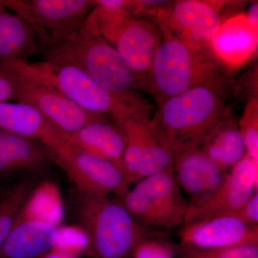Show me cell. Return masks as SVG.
<instances>
[{
  "label": "cell",
  "mask_w": 258,
  "mask_h": 258,
  "mask_svg": "<svg viewBox=\"0 0 258 258\" xmlns=\"http://www.w3.org/2000/svg\"><path fill=\"white\" fill-rule=\"evenodd\" d=\"M18 74L20 86L16 102L36 108L64 134L74 133L92 122L106 118L105 115L85 111L55 90Z\"/></svg>",
  "instance_id": "8fae6325"
},
{
  "label": "cell",
  "mask_w": 258,
  "mask_h": 258,
  "mask_svg": "<svg viewBox=\"0 0 258 258\" xmlns=\"http://www.w3.org/2000/svg\"><path fill=\"white\" fill-rule=\"evenodd\" d=\"M172 164L176 182L191 196V200L213 192L228 173L213 162L200 147L176 156Z\"/></svg>",
  "instance_id": "2e32d148"
},
{
  "label": "cell",
  "mask_w": 258,
  "mask_h": 258,
  "mask_svg": "<svg viewBox=\"0 0 258 258\" xmlns=\"http://www.w3.org/2000/svg\"><path fill=\"white\" fill-rule=\"evenodd\" d=\"M179 258H258V245H243L217 249H198L179 246Z\"/></svg>",
  "instance_id": "4316f807"
},
{
  "label": "cell",
  "mask_w": 258,
  "mask_h": 258,
  "mask_svg": "<svg viewBox=\"0 0 258 258\" xmlns=\"http://www.w3.org/2000/svg\"><path fill=\"white\" fill-rule=\"evenodd\" d=\"M257 187L258 163L246 154L215 191L205 198L191 200L184 225L234 213L257 191Z\"/></svg>",
  "instance_id": "9c48e42d"
},
{
  "label": "cell",
  "mask_w": 258,
  "mask_h": 258,
  "mask_svg": "<svg viewBox=\"0 0 258 258\" xmlns=\"http://www.w3.org/2000/svg\"><path fill=\"white\" fill-rule=\"evenodd\" d=\"M20 79L17 71L10 63L0 62V103L16 102Z\"/></svg>",
  "instance_id": "f546056e"
},
{
  "label": "cell",
  "mask_w": 258,
  "mask_h": 258,
  "mask_svg": "<svg viewBox=\"0 0 258 258\" xmlns=\"http://www.w3.org/2000/svg\"><path fill=\"white\" fill-rule=\"evenodd\" d=\"M246 153L258 163V100L252 96L247 101L238 123Z\"/></svg>",
  "instance_id": "484cf974"
},
{
  "label": "cell",
  "mask_w": 258,
  "mask_h": 258,
  "mask_svg": "<svg viewBox=\"0 0 258 258\" xmlns=\"http://www.w3.org/2000/svg\"><path fill=\"white\" fill-rule=\"evenodd\" d=\"M182 247L217 249L258 245V226L244 223L233 214L184 225L180 233Z\"/></svg>",
  "instance_id": "7c38bea8"
},
{
  "label": "cell",
  "mask_w": 258,
  "mask_h": 258,
  "mask_svg": "<svg viewBox=\"0 0 258 258\" xmlns=\"http://www.w3.org/2000/svg\"><path fill=\"white\" fill-rule=\"evenodd\" d=\"M64 136L73 147L93 157L109 161L124 175L125 139L114 123H109L106 118L96 120L74 133Z\"/></svg>",
  "instance_id": "e0dca14e"
},
{
  "label": "cell",
  "mask_w": 258,
  "mask_h": 258,
  "mask_svg": "<svg viewBox=\"0 0 258 258\" xmlns=\"http://www.w3.org/2000/svg\"><path fill=\"white\" fill-rule=\"evenodd\" d=\"M52 163L54 154L43 144L0 131V178L20 171H42Z\"/></svg>",
  "instance_id": "ac0fdd59"
},
{
  "label": "cell",
  "mask_w": 258,
  "mask_h": 258,
  "mask_svg": "<svg viewBox=\"0 0 258 258\" xmlns=\"http://www.w3.org/2000/svg\"><path fill=\"white\" fill-rule=\"evenodd\" d=\"M257 45L258 28L249 23L244 14H239L222 22L210 50L225 69H237L252 58Z\"/></svg>",
  "instance_id": "9a60e30c"
},
{
  "label": "cell",
  "mask_w": 258,
  "mask_h": 258,
  "mask_svg": "<svg viewBox=\"0 0 258 258\" xmlns=\"http://www.w3.org/2000/svg\"><path fill=\"white\" fill-rule=\"evenodd\" d=\"M232 214L247 225L257 226L258 191H254L244 205Z\"/></svg>",
  "instance_id": "4dcf8cb0"
},
{
  "label": "cell",
  "mask_w": 258,
  "mask_h": 258,
  "mask_svg": "<svg viewBox=\"0 0 258 258\" xmlns=\"http://www.w3.org/2000/svg\"><path fill=\"white\" fill-rule=\"evenodd\" d=\"M231 85L226 69L210 48H194L176 39L163 37L153 61L147 91L159 105L172 97L201 87L213 90L226 99Z\"/></svg>",
  "instance_id": "7a4b0ae2"
},
{
  "label": "cell",
  "mask_w": 258,
  "mask_h": 258,
  "mask_svg": "<svg viewBox=\"0 0 258 258\" xmlns=\"http://www.w3.org/2000/svg\"><path fill=\"white\" fill-rule=\"evenodd\" d=\"M1 2L28 25L43 50L66 41L74 35L94 8L91 0Z\"/></svg>",
  "instance_id": "8992f818"
},
{
  "label": "cell",
  "mask_w": 258,
  "mask_h": 258,
  "mask_svg": "<svg viewBox=\"0 0 258 258\" xmlns=\"http://www.w3.org/2000/svg\"><path fill=\"white\" fill-rule=\"evenodd\" d=\"M200 148L226 171L232 169L247 154L238 123L230 115L212 129Z\"/></svg>",
  "instance_id": "7402d4cb"
},
{
  "label": "cell",
  "mask_w": 258,
  "mask_h": 258,
  "mask_svg": "<svg viewBox=\"0 0 258 258\" xmlns=\"http://www.w3.org/2000/svg\"><path fill=\"white\" fill-rule=\"evenodd\" d=\"M171 222L173 228L184 224L188 204L176 182L173 164L137 183Z\"/></svg>",
  "instance_id": "44dd1931"
},
{
  "label": "cell",
  "mask_w": 258,
  "mask_h": 258,
  "mask_svg": "<svg viewBox=\"0 0 258 258\" xmlns=\"http://www.w3.org/2000/svg\"><path fill=\"white\" fill-rule=\"evenodd\" d=\"M247 21L254 28H258V4L257 3H253L249 7L247 13L244 14Z\"/></svg>",
  "instance_id": "1f68e13d"
},
{
  "label": "cell",
  "mask_w": 258,
  "mask_h": 258,
  "mask_svg": "<svg viewBox=\"0 0 258 258\" xmlns=\"http://www.w3.org/2000/svg\"><path fill=\"white\" fill-rule=\"evenodd\" d=\"M119 198L118 201L142 225L169 230L173 228L167 217L138 185Z\"/></svg>",
  "instance_id": "d4e9b609"
},
{
  "label": "cell",
  "mask_w": 258,
  "mask_h": 258,
  "mask_svg": "<svg viewBox=\"0 0 258 258\" xmlns=\"http://www.w3.org/2000/svg\"><path fill=\"white\" fill-rule=\"evenodd\" d=\"M8 63L25 79L55 90L85 111L109 115L113 122L151 115L150 105L134 91L111 92L74 66L46 60Z\"/></svg>",
  "instance_id": "6da1fadb"
},
{
  "label": "cell",
  "mask_w": 258,
  "mask_h": 258,
  "mask_svg": "<svg viewBox=\"0 0 258 258\" xmlns=\"http://www.w3.org/2000/svg\"><path fill=\"white\" fill-rule=\"evenodd\" d=\"M42 50L31 29L0 0V62L28 61Z\"/></svg>",
  "instance_id": "ffe728a7"
},
{
  "label": "cell",
  "mask_w": 258,
  "mask_h": 258,
  "mask_svg": "<svg viewBox=\"0 0 258 258\" xmlns=\"http://www.w3.org/2000/svg\"><path fill=\"white\" fill-rule=\"evenodd\" d=\"M55 163L63 169L81 195L107 198L115 194L120 197L129 189L130 185L116 166L72 145L55 156Z\"/></svg>",
  "instance_id": "30bf717a"
},
{
  "label": "cell",
  "mask_w": 258,
  "mask_h": 258,
  "mask_svg": "<svg viewBox=\"0 0 258 258\" xmlns=\"http://www.w3.org/2000/svg\"><path fill=\"white\" fill-rule=\"evenodd\" d=\"M33 178H28L10 188L0 199V256L19 214L36 187Z\"/></svg>",
  "instance_id": "cb8c5ba5"
},
{
  "label": "cell",
  "mask_w": 258,
  "mask_h": 258,
  "mask_svg": "<svg viewBox=\"0 0 258 258\" xmlns=\"http://www.w3.org/2000/svg\"><path fill=\"white\" fill-rule=\"evenodd\" d=\"M176 249L164 241L144 239L137 246L132 258H175Z\"/></svg>",
  "instance_id": "f1b7e54d"
},
{
  "label": "cell",
  "mask_w": 258,
  "mask_h": 258,
  "mask_svg": "<svg viewBox=\"0 0 258 258\" xmlns=\"http://www.w3.org/2000/svg\"><path fill=\"white\" fill-rule=\"evenodd\" d=\"M228 2L181 0L157 8L154 15L162 37L196 49L210 48L222 25L221 10Z\"/></svg>",
  "instance_id": "52a82bcc"
},
{
  "label": "cell",
  "mask_w": 258,
  "mask_h": 258,
  "mask_svg": "<svg viewBox=\"0 0 258 258\" xmlns=\"http://www.w3.org/2000/svg\"><path fill=\"white\" fill-rule=\"evenodd\" d=\"M162 40L157 23L133 16L120 29L113 43L127 66L145 83L147 91L153 61Z\"/></svg>",
  "instance_id": "4fadbf2b"
},
{
  "label": "cell",
  "mask_w": 258,
  "mask_h": 258,
  "mask_svg": "<svg viewBox=\"0 0 258 258\" xmlns=\"http://www.w3.org/2000/svg\"><path fill=\"white\" fill-rule=\"evenodd\" d=\"M113 123L124 137L123 166L129 185L157 174L171 165L170 153L153 129L151 115L128 117Z\"/></svg>",
  "instance_id": "ba28073f"
},
{
  "label": "cell",
  "mask_w": 258,
  "mask_h": 258,
  "mask_svg": "<svg viewBox=\"0 0 258 258\" xmlns=\"http://www.w3.org/2000/svg\"><path fill=\"white\" fill-rule=\"evenodd\" d=\"M225 99L210 88H193L159 105L152 128L171 158L200 147L219 123L230 115Z\"/></svg>",
  "instance_id": "3957f363"
},
{
  "label": "cell",
  "mask_w": 258,
  "mask_h": 258,
  "mask_svg": "<svg viewBox=\"0 0 258 258\" xmlns=\"http://www.w3.org/2000/svg\"><path fill=\"white\" fill-rule=\"evenodd\" d=\"M42 52L45 60L74 66L111 92L147 90L145 83L127 66L116 49L93 31L86 20L66 41Z\"/></svg>",
  "instance_id": "277c9868"
},
{
  "label": "cell",
  "mask_w": 258,
  "mask_h": 258,
  "mask_svg": "<svg viewBox=\"0 0 258 258\" xmlns=\"http://www.w3.org/2000/svg\"><path fill=\"white\" fill-rule=\"evenodd\" d=\"M42 258H81V257L53 249Z\"/></svg>",
  "instance_id": "d6a6232c"
},
{
  "label": "cell",
  "mask_w": 258,
  "mask_h": 258,
  "mask_svg": "<svg viewBox=\"0 0 258 258\" xmlns=\"http://www.w3.org/2000/svg\"><path fill=\"white\" fill-rule=\"evenodd\" d=\"M59 231L49 222L17 219L0 258H42L55 248Z\"/></svg>",
  "instance_id": "d6986e66"
},
{
  "label": "cell",
  "mask_w": 258,
  "mask_h": 258,
  "mask_svg": "<svg viewBox=\"0 0 258 258\" xmlns=\"http://www.w3.org/2000/svg\"><path fill=\"white\" fill-rule=\"evenodd\" d=\"M64 208L59 190L52 182L37 185L18 219L37 220L60 227L63 220Z\"/></svg>",
  "instance_id": "603a6c76"
},
{
  "label": "cell",
  "mask_w": 258,
  "mask_h": 258,
  "mask_svg": "<svg viewBox=\"0 0 258 258\" xmlns=\"http://www.w3.org/2000/svg\"><path fill=\"white\" fill-rule=\"evenodd\" d=\"M76 215L96 258H132L148 231L119 201L79 193Z\"/></svg>",
  "instance_id": "5b68a950"
},
{
  "label": "cell",
  "mask_w": 258,
  "mask_h": 258,
  "mask_svg": "<svg viewBox=\"0 0 258 258\" xmlns=\"http://www.w3.org/2000/svg\"><path fill=\"white\" fill-rule=\"evenodd\" d=\"M0 131L36 140L57 155L71 144L36 108L18 102L0 103Z\"/></svg>",
  "instance_id": "5bb4252c"
},
{
  "label": "cell",
  "mask_w": 258,
  "mask_h": 258,
  "mask_svg": "<svg viewBox=\"0 0 258 258\" xmlns=\"http://www.w3.org/2000/svg\"><path fill=\"white\" fill-rule=\"evenodd\" d=\"M54 249L81 257L89 250V240L81 227L60 226L58 240Z\"/></svg>",
  "instance_id": "83f0119b"
}]
</instances>
